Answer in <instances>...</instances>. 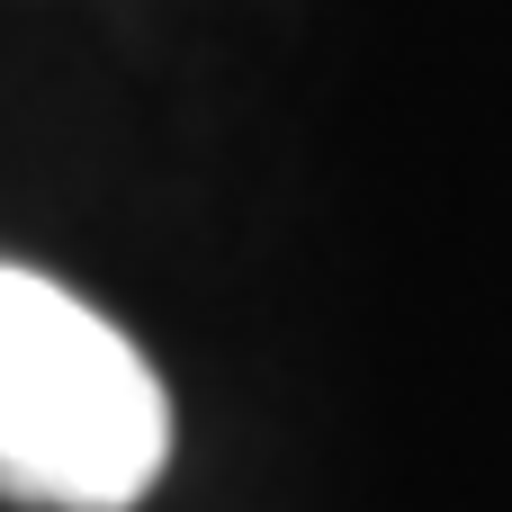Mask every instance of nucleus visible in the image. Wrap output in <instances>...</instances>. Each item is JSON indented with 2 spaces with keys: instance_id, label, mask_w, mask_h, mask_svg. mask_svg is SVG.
Wrapping results in <instances>:
<instances>
[{
  "instance_id": "1",
  "label": "nucleus",
  "mask_w": 512,
  "mask_h": 512,
  "mask_svg": "<svg viewBox=\"0 0 512 512\" xmlns=\"http://www.w3.org/2000/svg\"><path fill=\"white\" fill-rule=\"evenodd\" d=\"M171 468L153 360L45 270L0 261V495L45 512H126Z\"/></svg>"
}]
</instances>
